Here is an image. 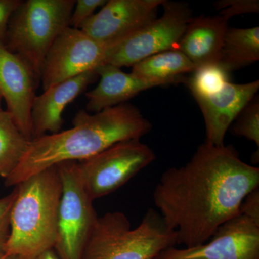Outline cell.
Here are the masks:
<instances>
[{
  "mask_svg": "<svg viewBox=\"0 0 259 259\" xmlns=\"http://www.w3.org/2000/svg\"><path fill=\"white\" fill-rule=\"evenodd\" d=\"M232 124V134L238 137H243L253 141L259 147V100L258 97H253L242 110Z\"/></svg>",
  "mask_w": 259,
  "mask_h": 259,
  "instance_id": "obj_21",
  "label": "cell"
},
{
  "mask_svg": "<svg viewBox=\"0 0 259 259\" xmlns=\"http://www.w3.org/2000/svg\"><path fill=\"white\" fill-rule=\"evenodd\" d=\"M151 129V122L139 109L127 102L97 113L81 110L75 115L71 128L32 139L5 185L16 187L50 167L83 161L121 141L141 139Z\"/></svg>",
  "mask_w": 259,
  "mask_h": 259,
  "instance_id": "obj_2",
  "label": "cell"
},
{
  "mask_svg": "<svg viewBox=\"0 0 259 259\" xmlns=\"http://www.w3.org/2000/svg\"><path fill=\"white\" fill-rule=\"evenodd\" d=\"M155 259H259V225L239 214L221 225L209 243L169 247Z\"/></svg>",
  "mask_w": 259,
  "mask_h": 259,
  "instance_id": "obj_10",
  "label": "cell"
},
{
  "mask_svg": "<svg viewBox=\"0 0 259 259\" xmlns=\"http://www.w3.org/2000/svg\"><path fill=\"white\" fill-rule=\"evenodd\" d=\"M0 100H1V98H0ZM2 110V108H1V104H0V110Z\"/></svg>",
  "mask_w": 259,
  "mask_h": 259,
  "instance_id": "obj_29",
  "label": "cell"
},
{
  "mask_svg": "<svg viewBox=\"0 0 259 259\" xmlns=\"http://www.w3.org/2000/svg\"><path fill=\"white\" fill-rule=\"evenodd\" d=\"M230 73L219 64L199 66L191 73L185 83L192 96H204L219 91L230 81Z\"/></svg>",
  "mask_w": 259,
  "mask_h": 259,
  "instance_id": "obj_20",
  "label": "cell"
},
{
  "mask_svg": "<svg viewBox=\"0 0 259 259\" xmlns=\"http://www.w3.org/2000/svg\"><path fill=\"white\" fill-rule=\"evenodd\" d=\"M21 3L20 0H0V42L5 44L10 19Z\"/></svg>",
  "mask_w": 259,
  "mask_h": 259,
  "instance_id": "obj_25",
  "label": "cell"
},
{
  "mask_svg": "<svg viewBox=\"0 0 259 259\" xmlns=\"http://www.w3.org/2000/svg\"><path fill=\"white\" fill-rule=\"evenodd\" d=\"M76 0L22 1L10 19L5 45L40 81L42 64L57 37L69 27Z\"/></svg>",
  "mask_w": 259,
  "mask_h": 259,
  "instance_id": "obj_5",
  "label": "cell"
},
{
  "mask_svg": "<svg viewBox=\"0 0 259 259\" xmlns=\"http://www.w3.org/2000/svg\"><path fill=\"white\" fill-rule=\"evenodd\" d=\"M163 14L107 49L104 64L130 67L146 58L177 49L193 17L187 3L166 1Z\"/></svg>",
  "mask_w": 259,
  "mask_h": 259,
  "instance_id": "obj_6",
  "label": "cell"
},
{
  "mask_svg": "<svg viewBox=\"0 0 259 259\" xmlns=\"http://www.w3.org/2000/svg\"><path fill=\"white\" fill-rule=\"evenodd\" d=\"M163 1L109 0L80 29L108 49L155 20Z\"/></svg>",
  "mask_w": 259,
  "mask_h": 259,
  "instance_id": "obj_11",
  "label": "cell"
},
{
  "mask_svg": "<svg viewBox=\"0 0 259 259\" xmlns=\"http://www.w3.org/2000/svg\"><path fill=\"white\" fill-rule=\"evenodd\" d=\"M176 244V231L154 209L136 228L124 213L107 212L97 218L82 259H155Z\"/></svg>",
  "mask_w": 259,
  "mask_h": 259,
  "instance_id": "obj_4",
  "label": "cell"
},
{
  "mask_svg": "<svg viewBox=\"0 0 259 259\" xmlns=\"http://www.w3.org/2000/svg\"><path fill=\"white\" fill-rule=\"evenodd\" d=\"M0 259H25L23 257L20 256L18 255L15 254H8L5 252H1L0 253Z\"/></svg>",
  "mask_w": 259,
  "mask_h": 259,
  "instance_id": "obj_28",
  "label": "cell"
},
{
  "mask_svg": "<svg viewBox=\"0 0 259 259\" xmlns=\"http://www.w3.org/2000/svg\"><path fill=\"white\" fill-rule=\"evenodd\" d=\"M195 66L178 49L149 56L132 66L131 73L141 79L185 83L182 74L192 73Z\"/></svg>",
  "mask_w": 259,
  "mask_h": 259,
  "instance_id": "obj_17",
  "label": "cell"
},
{
  "mask_svg": "<svg viewBox=\"0 0 259 259\" xmlns=\"http://www.w3.org/2000/svg\"><path fill=\"white\" fill-rule=\"evenodd\" d=\"M258 186L259 168L242 161L234 146L204 142L185 165L163 172L153 202L176 231L177 244L187 248L205 243L239 214L243 199Z\"/></svg>",
  "mask_w": 259,
  "mask_h": 259,
  "instance_id": "obj_1",
  "label": "cell"
},
{
  "mask_svg": "<svg viewBox=\"0 0 259 259\" xmlns=\"http://www.w3.org/2000/svg\"><path fill=\"white\" fill-rule=\"evenodd\" d=\"M106 3V0H76L70 19L69 27L80 29L95 14V10L103 7Z\"/></svg>",
  "mask_w": 259,
  "mask_h": 259,
  "instance_id": "obj_23",
  "label": "cell"
},
{
  "mask_svg": "<svg viewBox=\"0 0 259 259\" xmlns=\"http://www.w3.org/2000/svg\"><path fill=\"white\" fill-rule=\"evenodd\" d=\"M259 81L246 83L228 82L219 91L194 97L205 123L207 144H224L225 136L240 112L256 95Z\"/></svg>",
  "mask_w": 259,
  "mask_h": 259,
  "instance_id": "obj_13",
  "label": "cell"
},
{
  "mask_svg": "<svg viewBox=\"0 0 259 259\" xmlns=\"http://www.w3.org/2000/svg\"><path fill=\"white\" fill-rule=\"evenodd\" d=\"M259 60V27L227 30L219 64L229 72Z\"/></svg>",
  "mask_w": 259,
  "mask_h": 259,
  "instance_id": "obj_18",
  "label": "cell"
},
{
  "mask_svg": "<svg viewBox=\"0 0 259 259\" xmlns=\"http://www.w3.org/2000/svg\"><path fill=\"white\" fill-rule=\"evenodd\" d=\"M228 20L221 15L192 18L177 49L183 53L196 68L219 63Z\"/></svg>",
  "mask_w": 259,
  "mask_h": 259,
  "instance_id": "obj_16",
  "label": "cell"
},
{
  "mask_svg": "<svg viewBox=\"0 0 259 259\" xmlns=\"http://www.w3.org/2000/svg\"><path fill=\"white\" fill-rule=\"evenodd\" d=\"M99 77L96 70L57 83L35 97L32 104L31 119L33 139L61 131L66 107L83 93Z\"/></svg>",
  "mask_w": 259,
  "mask_h": 259,
  "instance_id": "obj_14",
  "label": "cell"
},
{
  "mask_svg": "<svg viewBox=\"0 0 259 259\" xmlns=\"http://www.w3.org/2000/svg\"><path fill=\"white\" fill-rule=\"evenodd\" d=\"M35 259H61L54 248H51L44 252L41 254L39 255Z\"/></svg>",
  "mask_w": 259,
  "mask_h": 259,
  "instance_id": "obj_27",
  "label": "cell"
},
{
  "mask_svg": "<svg viewBox=\"0 0 259 259\" xmlns=\"http://www.w3.org/2000/svg\"><path fill=\"white\" fill-rule=\"evenodd\" d=\"M96 71L100 77V83L86 94L87 112L90 113H97L125 103L130 99L148 89L176 83L172 81L141 79L110 64H102L97 68Z\"/></svg>",
  "mask_w": 259,
  "mask_h": 259,
  "instance_id": "obj_15",
  "label": "cell"
},
{
  "mask_svg": "<svg viewBox=\"0 0 259 259\" xmlns=\"http://www.w3.org/2000/svg\"><path fill=\"white\" fill-rule=\"evenodd\" d=\"M39 80L30 67L0 42V98L18 128L31 141V110Z\"/></svg>",
  "mask_w": 259,
  "mask_h": 259,
  "instance_id": "obj_12",
  "label": "cell"
},
{
  "mask_svg": "<svg viewBox=\"0 0 259 259\" xmlns=\"http://www.w3.org/2000/svg\"><path fill=\"white\" fill-rule=\"evenodd\" d=\"M214 6L220 10V14L229 20L236 15L258 13V0H221L216 2Z\"/></svg>",
  "mask_w": 259,
  "mask_h": 259,
  "instance_id": "obj_22",
  "label": "cell"
},
{
  "mask_svg": "<svg viewBox=\"0 0 259 259\" xmlns=\"http://www.w3.org/2000/svg\"><path fill=\"white\" fill-rule=\"evenodd\" d=\"M156 158L141 139L117 143L93 157L77 162L80 180L93 201L125 185Z\"/></svg>",
  "mask_w": 259,
  "mask_h": 259,
  "instance_id": "obj_8",
  "label": "cell"
},
{
  "mask_svg": "<svg viewBox=\"0 0 259 259\" xmlns=\"http://www.w3.org/2000/svg\"><path fill=\"white\" fill-rule=\"evenodd\" d=\"M240 214L259 225V189L250 192L242 202Z\"/></svg>",
  "mask_w": 259,
  "mask_h": 259,
  "instance_id": "obj_26",
  "label": "cell"
},
{
  "mask_svg": "<svg viewBox=\"0 0 259 259\" xmlns=\"http://www.w3.org/2000/svg\"><path fill=\"white\" fill-rule=\"evenodd\" d=\"M62 193L54 249L61 259H82L97 216L80 180L77 162L58 165Z\"/></svg>",
  "mask_w": 259,
  "mask_h": 259,
  "instance_id": "obj_7",
  "label": "cell"
},
{
  "mask_svg": "<svg viewBox=\"0 0 259 259\" xmlns=\"http://www.w3.org/2000/svg\"><path fill=\"white\" fill-rule=\"evenodd\" d=\"M5 253L35 259L54 248L62 185L58 166L32 175L17 185Z\"/></svg>",
  "mask_w": 259,
  "mask_h": 259,
  "instance_id": "obj_3",
  "label": "cell"
},
{
  "mask_svg": "<svg viewBox=\"0 0 259 259\" xmlns=\"http://www.w3.org/2000/svg\"><path fill=\"white\" fill-rule=\"evenodd\" d=\"M17 196V189L11 193L0 198V253L5 251L10 234V218L12 207Z\"/></svg>",
  "mask_w": 259,
  "mask_h": 259,
  "instance_id": "obj_24",
  "label": "cell"
},
{
  "mask_svg": "<svg viewBox=\"0 0 259 259\" xmlns=\"http://www.w3.org/2000/svg\"><path fill=\"white\" fill-rule=\"evenodd\" d=\"M107 47L81 29L68 27L57 37L46 56L40 79L46 90L104 64Z\"/></svg>",
  "mask_w": 259,
  "mask_h": 259,
  "instance_id": "obj_9",
  "label": "cell"
},
{
  "mask_svg": "<svg viewBox=\"0 0 259 259\" xmlns=\"http://www.w3.org/2000/svg\"><path fill=\"white\" fill-rule=\"evenodd\" d=\"M30 142L9 112L0 110V177L5 180L16 169Z\"/></svg>",
  "mask_w": 259,
  "mask_h": 259,
  "instance_id": "obj_19",
  "label": "cell"
}]
</instances>
